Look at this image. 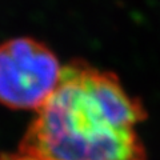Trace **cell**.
Here are the masks:
<instances>
[{
	"mask_svg": "<svg viewBox=\"0 0 160 160\" xmlns=\"http://www.w3.org/2000/svg\"><path fill=\"white\" fill-rule=\"evenodd\" d=\"M0 160H46L43 158L35 156V155H29L26 152L19 151L18 153H11V155H0Z\"/></svg>",
	"mask_w": 160,
	"mask_h": 160,
	"instance_id": "3",
	"label": "cell"
},
{
	"mask_svg": "<svg viewBox=\"0 0 160 160\" xmlns=\"http://www.w3.org/2000/svg\"><path fill=\"white\" fill-rule=\"evenodd\" d=\"M146 116L116 75L72 60L36 111L20 151L46 160H146L136 132Z\"/></svg>",
	"mask_w": 160,
	"mask_h": 160,
	"instance_id": "1",
	"label": "cell"
},
{
	"mask_svg": "<svg viewBox=\"0 0 160 160\" xmlns=\"http://www.w3.org/2000/svg\"><path fill=\"white\" fill-rule=\"evenodd\" d=\"M63 67L48 46L28 36L0 44V103L13 109H38L53 93Z\"/></svg>",
	"mask_w": 160,
	"mask_h": 160,
	"instance_id": "2",
	"label": "cell"
}]
</instances>
